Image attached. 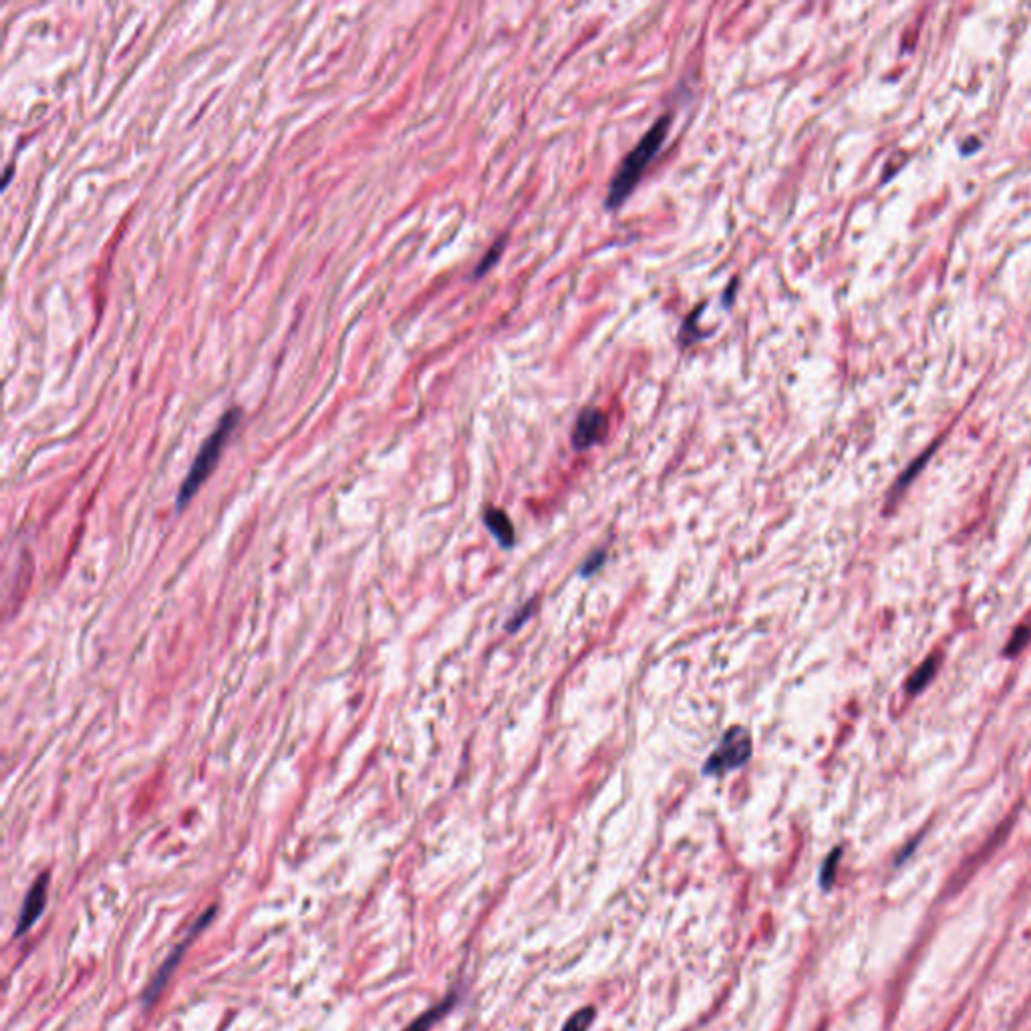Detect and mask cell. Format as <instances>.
<instances>
[{
  "instance_id": "1",
  "label": "cell",
  "mask_w": 1031,
  "mask_h": 1031,
  "mask_svg": "<svg viewBox=\"0 0 1031 1031\" xmlns=\"http://www.w3.org/2000/svg\"><path fill=\"white\" fill-rule=\"evenodd\" d=\"M669 126H671V116H667L665 113V116L658 117L653 126L648 128V131L641 138V141L637 143V148L631 151V154L623 159V164H620L618 171L608 186V194H607L608 209L620 206L628 196L633 194V189L638 181H641L645 169L658 154V149H661L667 133H669Z\"/></svg>"
},
{
  "instance_id": "2",
  "label": "cell",
  "mask_w": 1031,
  "mask_h": 1031,
  "mask_svg": "<svg viewBox=\"0 0 1031 1031\" xmlns=\"http://www.w3.org/2000/svg\"><path fill=\"white\" fill-rule=\"evenodd\" d=\"M240 417H242L240 407L228 409V412L222 415V419H219V424L216 425L212 435H209L204 442V445L199 447V452L196 455L192 467H189L188 475L184 477V482H181V485H179L178 500H176L178 510L186 508L188 502L194 498L199 488H202V484L208 480V475L214 472L219 455H222L224 445L228 444V439H230V435L234 434L236 425L240 424Z\"/></svg>"
},
{
  "instance_id": "3",
  "label": "cell",
  "mask_w": 1031,
  "mask_h": 1031,
  "mask_svg": "<svg viewBox=\"0 0 1031 1031\" xmlns=\"http://www.w3.org/2000/svg\"><path fill=\"white\" fill-rule=\"evenodd\" d=\"M751 733L746 728H741V725L730 728L723 733L708 761L703 763V776L721 778L725 773L743 768L751 758Z\"/></svg>"
},
{
  "instance_id": "4",
  "label": "cell",
  "mask_w": 1031,
  "mask_h": 1031,
  "mask_svg": "<svg viewBox=\"0 0 1031 1031\" xmlns=\"http://www.w3.org/2000/svg\"><path fill=\"white\" fill-rule=\"evenodd\" d=\"M214 914H216V906H209L208 911H204L202 914H199L198 919L194 921L192 927H189V931L184 934V939H181V941L176 944L174 951L169 953V957H168L164 963H161V967L158 969L156 977L151 979L148 989L143 991V997H141V999H143V1005L151 1007V1005H154L156 1001L159 999L161 991H164L168 979L171 977V973L176 971V967L179 965V961L184 959V954H186V949L189 947V943H192V941L198 937V933H202L204 927H208L209 921L214 919Z\"/></svg>"
},
{
  "instance_id": "5",
  "label": "cell",
  "mask_w": 1031,
  "mask_h": 1031,
  "mask_svg": "<svg viewBox=\"0 0 1031 1031\" xmlns=\"http://www.w3.org/2000/svg\"><path fill=\"white\" fill-rule=\"evenodd\" d=\"M607 415L598 407H585L577 417L575 432H572V447L577 452H585L600 444L607 435Z\"/></svg>"
},
{
  "instance_id": "6",
  "label": "cell",
  "mask_w": 1031,
  "mask_h": 1031,
  "mask_svg": "<svg viewBox=\"0 0 1031 1031\" xmlns=\"http://www.w3.org/2000/svg\"><path fill=\"white\" fill-rule=\"evenodd\" d=\"M49 881H51L49 873H43L33 883L31 889H28L25 901H23L21 914H18V924L15 929V937H21V934H25L36 923V919H39V916L43 914L45 904H46V891H49Z\"/></svg>"
},
{
  "instance_id": "7",
  "label": "cell",
  "mask_w": 1031,
  "mask_h": 1031,
  "mask_svg": "<svg viewBox=\"0 0 1031 1031\" xmlns=\"http://www.w3.org/2000/svg\"><path fill=\"white\" fill-rule=\"evenodd\" d=\"M484 524H485V528L492 532V536L498 540L502 548H512L514 546L516 532H514V526H512V522L508 518V514L498 510V508H488L484 514Z\"/></svg>"
},
{
  "instance_id": "8",
  "label": "cell",
  "mask_w": 1031,
  "mask_h": 1031,
  "mask_svg": "<svg viewBox=\"0 0 1031 1031\" xmlns=\"http://www.w3.org/2000/svg\"><path fill=\"white\" fill-rule=\"evenodd\" d=\"M454 1005H455V995L452 993V995H447L442 1001V1004H437L435 1007L427 1009L425 1014H422L415 1021H412V1024H409L403 1031H429Z\"/></svg>"
},
{
  "instance_id": "9",
  "label": "cell",
  "mask_w": 1031,
  "mask_h": 1031,
  "mask_svg": "<svg viewBox=\"0 0 1031 1031\" xmlns=\"http://www.w3.org/2000/svg\"><path fill=\"white\" fill-rule=\"evenodd\" d=\"M937 667H939V657H929L927 661H924L919 669L913 673V677L906 683V691L909 693H919L923 691L924 687L931 683V679L937 673Z\"/></svg>"
},
{
  "instance_id": "10",
  "label": "cell",
  "mask_w": 1031,
  "mask_h": 1031,
  "mask_svg": "<svg viewBox=\"0 0 1031 1031\" xmlns=\"http://www.w3.org/2000/svg\"><path fill=\"white\" fill-rule=\"evenodd\" d=\"M595 1014L597 1011L593 1007H585L577 1011V1014L567 1021V1026L562 1027V1031H588V1027L593 1026L595 1021Z\"/></svg>"
},
{
  "instance_id": "11",
  "label": "cell",
  "mask_w": 1031,
  "mask_h": 1031,
  "mask_svg": "<svg viewBox=\"0 0 1031 1031\" xmlns=\"http://www.w3.org/2000/svg\"><path fill=\"white\" fill-rule=\"evenodd\" d=\"M1029 638H1031V631H1029L1027 627L1017 628V631L1014 633V637H1011V641H1009L1007 647H1005V657L1019 655V651H1024L1026 645L1029 643Z\"/></svg>"
},
{
  "instance_id": "12",
  "label": "cell",
  "mask_w": 1031,
  "mask_h": 1031,
  "mask_svg": "<svg viewBox=\"0 0 1031 1031\" xmlns=\"http://www.w3.org/2000/svg\"><path fill=\"white\" fill-rule=\"evenodd\" d=\"M603 562H605V550H598V552H595V555H590V556L585 560V565L580 567V577L595 575V572H597L600 567H603Z\"/></svg>"
},
{
  "instance_id": "13",
  "label": "cell",
  "mask_w": 1031,
  "mask_h": 1031,
  "mask_svg": "<svg viewBox=\"0 0 1031 1031\" xmlns=\"http://www.w3.org/2000/svg\"><path fill=\"white\" fill-rule=\"evenodd\" d=\"M502 250H504V240H498V242H495V244H494V250H490L488 254H485V256H484V260H482V262H480V266H477V269H475L474 276H482V274H484L485 271H488V269H490V266H492V264H495V260H498V256H500V252H502Z\"/></svg>"
},
{
  "instance_id": "14",
  "label": "cell",
  "mask_w": 1031,
  "mask_h": 1031,
  "mask_svg": "<svg viewBox=\"0 0 1031 1031\" xmlns=\"http://www.w3.org/2000/svg\"><path fill=\"white\" fill-rule=\"evenodd\" d=\"M838 858H840V851H834L832 854L828 856V861L822 868V878H820V883H822L824 889H828L830 884L834 881V871H836V864H838Z\"/></svg>"
},
{
  "instance_id": "15",
  "label": "cell",
  "mask_w": 1031,
  "mask_h": 1031,
  "mask_svg": "<svg viewBox=\"0 0 1031 1031\" xmlns=\"http://www.w3.org/2000/svg\"><path fill=\"white\" fill-rule=\"evenodd\" d=\"M532 610H534V603H528L526 607H522V608L518 610V613H516V617L512 618V623L505 625V628H508L510 633L518 631V628L522 627V623H526V618L532 615Z\"/></svg>"
}]
</instances>
